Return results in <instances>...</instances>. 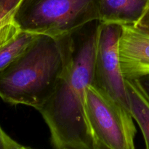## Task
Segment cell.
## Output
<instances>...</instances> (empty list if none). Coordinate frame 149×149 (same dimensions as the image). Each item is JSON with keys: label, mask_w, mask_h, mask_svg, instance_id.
I'll return each instance as SVG.
<instances>
[{"label": "cell", "mask_w": 149, "mask_h": 149, "mask_svg": "<svg viewBox=\"0 0 149 149\" xmlns=\"http://www.w3.org/2000/svg\"><path fill=\"white\" fill-rule=\"evenodd\" d=\"M100 22L94 20L57 38L63 69L55 90L39 110L57 149H94L85 112L86 90L93 83Z\"/></svg>", "instance_id": "obj_1"}, {"label": "cell", "mask_w": 149, "mask_h": 149, "mask_svg": "<svg viewBox=\"0 0 149 149\" xmlns=\"http://www.w3.org/2000/svg\"><path fill=\"white\" fill-rule=\"evenodd\" d=\"M63 69L57 38L40 35L29 49L0 71V97L39 111L55 90Z\"/></svg>", "instance_id": "obj_2"}, {"label": "cell", "mask_w": 149, "mask_h": 149, "mask_svg": "<svg viewBox=\"0 0 149 149\" xmlns=\"http://www.w3.org/2000/svg\"><path fill=\"white\" fill-rule=\"evenodd\" d=\"M99 0H22L14 13L21 31L59 38L98 20Z\"/></svg>", "instance_id": "obj_3"}, {"label": "cell", "mask_w": 149, "mask_h": 149, "mask_svg": "<svg viewBox=\"0 0 149 149\" xmlns=\"http://www.w3.org/2000/svg\"><path fill=\"white\" fill-rule=\"evenodd\" d=\"M85 112L94 149H134L137 133L130 112L97 86L87 87Z\"/></svg>", "instance_id": "obj_4"}, {"label": "cell", "mask_w": 149, "mask_h": 149, "mask_svg": "<svg viewBox=\"0 0 149 149\" xmlns=\"http://www.w3.org/2000/svg\"><path fill=\"white\" fill-rule=\"evenodd\" d=\"M122 26L100 23L94 65L93 84L102 89L129 109L125 79L119 58Z\"/></svg>", "instance_id": "obj_5"}, {"label": "cell", "mask_w": 149, "mask_h": 149, "mask_svg": "<svg viewBox=\"0 0 149 149\" xmlns=\"http://www.w3.org/2000/svg\"><path fill=\"white\" fill-rule=\"evenodd\" d=\"M119 58L125 79H138L149 74V36L133 26H122Z\"/></svg>", "instance_id": "obj_6"}, {"label": "cell", "mask_w": 149, "mask_h": 149, "mask_svg": "<svg viewBox=\"0 0 149 149\" xmlns=\"http://www.w3.org/2000/svg\"><path fill=\"white\" fill-rule=\"evenodd\" d=\"M149 0H99L98 21L102 24L134 26Z\"/></svg>", "instance_id": "obj_7"}, {"label": "cell", "mask_w": 149, "mask_h": 149, "mask_svg": "<svg viewBox=\"0 0 149 149\" xmlns=\"http://www.w3.org/2000/svg\"><path fill=\"white\" fill-rule=\"evenodd\" d=\"M127 97L132 118L139 125L149 149V97L138 79H125Z\"/></svg>", "instance_id": "obj_8"}, {"label": "cell", "mask_w": 149, "mask_h": 149, "mask_svg": "<svg viewBox=\"0 0 149 149\" xmlns=\"http://www.w3.org/2000/svg\"><path fill=\"white\" fill-rule=\"evenodd\" d=\"M40 34L21 31L15 39L0 48V71L23 55Z\"/></svg>", "instance_id": "obj_9"}, {"label": "cell", "mask_w": 149, "mask_h": 149, "mask_svg": "<svg viewBox=\"0 0 149 149\" xmlns=\"http://www.w3.org/2000/svg\"><path fill=\"white\" fill-rule=\"evenodd\" d=\"M21 31L14 15L0 11V48L16 37Z\"/></svg>", "instance_id": "obj_10"}, {"label": "cell", "mask_w": 149, "mask_h": 149, "mask_svg": "<svg viewBox=\"0 0 149 149\" xmlns=\"http://www.w3.org/2000/svg\"><path fill=\"white\" fill-rule=\"evenodd\" d=\"M29 147L20 145L12 139L0 126V149H26Z\"/></svg>", "instance_id": "obj_11"}, {"label": "cell", "mask_w": 149, "mask_h": 149, "mask_svg": "<svg viewBox=\"0 0 149 149\" xmlns=\"http://www.w3.org/2000/svg\"><path fill=\"white\" fill-rule=\"evenodd\" d=\"M133 27L138 31L149 36V2L143 14Z\"/></svg>", "instance_id": "obj_12"}, {"label": "cell", "mask_w": 149, "mask_h": 149, "mask_svg": "<svg viewBox=\"0 0 149 149\" xmlns=\"http://www.w3.org/2000/svg\"><path fill=\"white\" fill-rule=\"evenodd\" d=\"M22 0H0V11L5 14L13 15Z\"/></svg>", "instance_id": "obj_13"}, {"label": "cell", "mask_w": 149, "mask_h": 149, "mask_svg": "<svg viewBox=\"0 0 149 149\" xmlns=\"http://www.w3.org/2000/svg\"><path fill=\"white\" fill-rule=\"evenodd\" d=\"M138 79L139 80L141 86L149 97V74L141 77V78Z\"/></svg>", "instance_id": "obj_14"}]
</instances>
